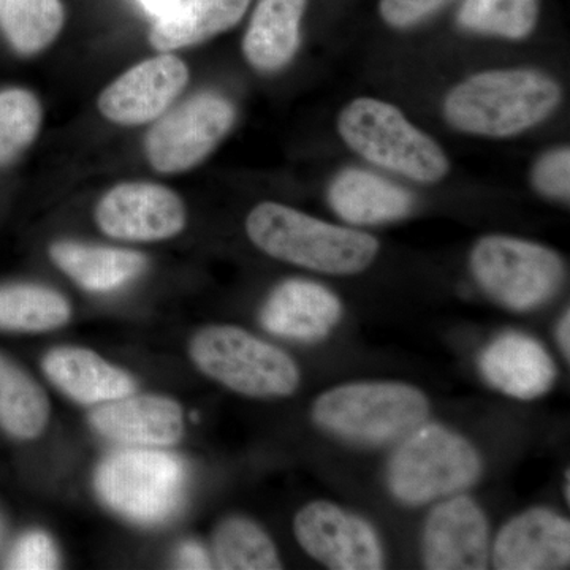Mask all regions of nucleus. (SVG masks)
<instances>
[{
  "instance_id": "4",
  "label": "nucleus",
  "mask_w": 570,
  "mask_h": 570,
  "mask_svg": "<svg viewBox=\"0 0 570 570\" xmlns=\"http://www.w3.org/2000/svg\"><path fill=\"white\" fill-rule=\"evenodd\" d=\"M430 412L423 392L403 382H354L314 401L316 425L344 441L384 445L422 425Z\"/></svg>"
},
{
  "instance_id": "9",
  "label": "nucleus",
  "mask_w": 570,
  "mask_h": 570,
  "mask_svg": "<svg viewBox=\"0 0 570 570\" xmlns=\"http://www.w3.org/2000/svg\"><path fill=\"white\" fill-rule=\"evenodd\" d=\"M234 122V105L225 97L212 92L190 97L146 135L149 164L160 174L190 170L217 148Z\"/></svg>"
},
{
  "instance_id": "14",
  "label": "nucleus",
  "mask_w": 570,
  "mask_h": 570,
  "mask_svg": "<svg viewBox=\"0 0 570 570\" xmlns=\"http://www.w3.org/2000/svg\"><path fill=\"white\" fill-rule=\"evenodd\" d=\"M97 433L138 448H168L184 433L183 407L160 395H129L99 404L89 414Z\"/></svg>"
},
{
  "instance_id": "23",
  "label": "nucleus",
  "mask_w": 570,
  "mask_h": 570,
  "mask_svg": "<svg viewBox=\"0 0 570 570\" xmlns=\"http://www.w3.org/2000/svg\"><path fill=\"white\" fill-rule=\"evenodd\" d=\"M51 404L45 390L0 355V426L20 439L40 436L50 422Z\"/></svg>"
},
{
  "instance_id": "6",
  "label": "nucleus",
  "mask_w": 570,
  "mask_h": 570,
  "mask_svg": "<svg viewBox=\"0 0 570 570\" xmlns=\"http://www.w3.org/2000/svg\"><path fill=\"white\" fill-rule=\"evenodd\" d=\"M194 365L224 387L253 397L294 395L299 370L291 355L238 326L213 325L190 341Z\"/></svg>"
},
{
  "instance_id": "17",
  "label": "nucleus",
  "mask_w": 570,
  "mask_h": 570,
  "mask_svg": "<svg viewBox=\"0 0 570 570\" xmlns=\"http://www.w3.org/2000/svg\"><path fill=\"white\" fill-rule=\"evenodd\" d=\"M479 366L491 387L523 401L546 395L557 379V366L547 348L523 333L497 337L483 351Z\"/></svg>"
},
{
  "instance_id": "31",
  "label": "nucleus",
  "mask_w": 570,
  "mask_h": 570,
  "mask_svg": "<svg viewBox=\"0 0 570 570\" xmlns=\"http://www.w3.org/2000/svg\"><path fill=\"white\" fill-rule=\"evenodd\" d=\"M453 0H381L382 20L395 29H407L433 17Z\"/></svg>"
},
{
  "instance_id": "21",
  "label": "nucleus",
  "mask_w": 570,
  "mask_h": 570,
  "mask_svg": "<svg viewBox=\"0 0 570 570\" xmlns=\"http://www.w3.org/2000/svg\"><path fill=\"white\" fill-rule=\"evenodd\" d=\"M249 3L250 0H179L174 10L157 18L149 41L163 52L202 43L238 24Z\"/></svg>"
},
{
  "instance_id": "3",
  "label": "nucleus",
  "mask_w": 570,
  "mask_h": 570,
  "mask_svg": "<svg viewBox=\"0 0 570 570\" xmlns=\"http://www.w3.org/2000/svg\"><path fill=\"white\" fill-rule=\"evenodd\" d=\"M337 132L367 163L412 181L433 184L449 174L444 149L384 100L360 97L348 102L337 116Z\"/></svg>"
},
{
  "instance_id": "33",
  "label": "nucleus",
  "mask_w": 570,
  "mask_h": 570,
  "mask_svg": "<svg viewBox=\"0 0 570 570\" xmlns=\"http://www.w3.org/2000/svg\"><path fill=\"white\" fill-rule=\"evenodd\" d=\"M557 340L560 344L562 355L566 360L570 358V313L569 309L562 314L560 322H558Z\"/></svg>"
},
{
  "instance_id": "32",
  "label": "nucleus",
  "mask_w": 570,
  "mask_h": 570,
  "mask_svg": "<svg viewBox=\"0 0 570 570\" xmlns=\"http://www.w3.org/2000/svg\"><path fill=\"white\" fill-rule=\"evenodd\" d=\"M175 564L179 569H213L212 558L204 547L194 540L181 543L175 553Z\"/></svg>"
},
{
  "instance_id": "35",
  "label": "nucleus",
  "mask_w": 570,
  "mask_h": 570,
  "mask_svg": "<svg viewBox=\"0 0 570 570\" xmlns=\"http://www.w3.org/2000/svg\"><path fill=\"white\" fill-rule=\"evenodd\" d=\"M570 474H569V471L566 472V499H568V502H569V499H570Z\"/></svg>"
},
{
  "instance_id": "15",
  "label": "nucleus",
  "mask_w": 570,
  "mask_h": 570,
  "mask_svg": "<svg viewBox=\"0 0 570 570\" xmlns=\"http://www.w3.org/2000/svg\"><path fill=\"white\" fill-rule=\"evenodd\" d=\"M569 562V520L549 509L528 510L510 520L494 542L499 570L568 569Z\"/></svg>"
},
{
  "instance_id": "22",
  "label": "nucleus",
  "mask_w": 570,
  "mask_h": 570,
  "mask_svg": "<svg viewBox=\"0 0 570 570\" xmlns=\"http://www.w3.org/2000/svg\"><path fill=\"white\" fill-rule=\"evenodd\" d=\"M51 261L86 291L110 292L141 275L146 257L116 247L59 242L50 247Z\"/></svg>"
},
{
  "instance_id": "34",
  "label": "nucleus",
  "mask_w": 570,
  "mask_h": 570,
  "mask_svg": "<svg viewBox=\"0 0 570 570\" xmlns=\"http://www.w3.org/2000/svg\"><path fill=\"white\" fill-rule=\"evenodd\" d=\"M141 6L153 17H164L168 11L174 10L179 0H140Z\"/></svg>"
},
{
  "instance_id": "10",
  "label": "nucleus",
  "mask_w": 570,
  "mask_h": 570,
  "mask_svg": "<svg viewBox=\"0 0 570 570\" xmlns=\"http://www.w3.org/2000/svg\"><path fill=\"white\" fill-rule=\"evenodd\" d=\"M295 538L314 560L333 570H379L384 551L367 521L328 501H314L295 515Z\"/></svg>"
},
{
  "instance_id": "2",
  "label": "nucleus",
  "mask_w": 570,
  "mask_h": 570,
  "mask_svg": "<svg viewBox=\"0 0 570 570\" xmlns=\"http://www.w3.org/2000/svg\"><path fill=\"white\" fill-rule=\"evenodd\" d=\"M250 242L269 257L332 276L365 272L379 253L374 236L325 223L275 202L255 206L246 219Z\"/></svg>"
},
{
  "instance_id": "12",
  "label": "nucleus",
  "mask_w": 570,
  "mask_h": 570,
  "mask_svg": "<svg viewBox=\"0 0 570 570\" xmlns=\"http://www.w3.org/2000/svg\"><path fill=\"white\" fill-rule=\"evenodd\" d=\"M489 547V523L471 498L453 494L428 515L422 540L426 569H487Z\"/></svg>"
},
{
  "instance_id": "8",
  "label": "nucleus",
  "mask_w": 570,
  "mask_h": 570,
  "mask_svg": "<svg viewBox=\"0 0 570 570\" xmlns=\"http://www.w3.org/2000/svg\"><path fill=\"white\" fill-rule=\"evenodd\" d=\"M471 269L491 299L515 313L546 305L564 279V264L554 250L505 235L479 239L471 253Z\"/></svg>"
},
{
  "instance_id": "20",
  "label": "nucleus",
  "mask_w": 570,
  "mask_h": 570,
  "mask_svg": "<svg viewBox=\"0 0 570 570\" xmlns=\"http://www.w3.org/2000/svg\"><path fill=\"white\" fill-rule=\"evenodd\" d=\"M307 0H261L243 40L247 62L262 71L283 69L299 47Z\"/></svg>"
},
{
  "instance_id": "27",
  "label": "nucleus",
  "mask_w": 570,
  "mask_h": 570,
  "mask_svg": "<svg viewBox=\"0 0 570 570\" xmlns=\"http://www.w3.org/2000/svg\"><path fill=\"white\" fill-rule=\"evenodd\" d=\"M540 0H464L460 28L480 36L523 40L539 22Z\"/></svg>"
},
{
  "instance_id": "26",
  "label": "nucleus",
  "mask_w": 570,
  "mask_h": 570,
  "mask_svg": "<svg viewBox=\"0 0 570 570\" xmlns=\"http://www.w3.org/2000/svg\"><path fill=\"white\" fill-rule=\"evenodd\" d=\"M0 24L14 50L33 55L47 48L61 32V0H2Z\"/></svg>"
},
{
  "instance_id": "25",
  "label": "nucleus",
  "mask_w": 570,
  "mask_h": 570,
  "mask_svg": "<svg viewBox=\"0 0 570 570\" xmlns=\"http://www.w3.org/2000/svg\"><path fill=\"white\" fill-rule=\"evenodd\" d=\"M213 553L224 570L283 569L272 538L243 517H230L214 530Z\"/></svg>"
},
{
  "instance_id": "13",
  "label": "nucleus",
  "mask_w": 570,
  "mask_h": 570,
  "mask_svg": "<svg viewBox=\"0 0 570 570\" xmlns=\"http://www.w3.org/2000/svg\"><path fill=\"white\" fill-rule=\"evenodd\" d=\"M189 81L181 59L157 56L127 70L99 97V110L108 121L138 126L160 118Z\"/></svg>"
},
{
  "instance_id": "5",
  "label": "nucleus",
  "mask_w": 570,
  "mask_h": 570,
  "mask_svg": "<svg viewBox=\"0 0 570 570\" xmlns=\"http://www.w3.org/2000/svg\"><path fill=\"white\" fill-rule=\"evenodd\" d=\"M482 460L471 442L438 423L419 425L403 438L389 464V487L403 504L419 508L471 489Z\"/></svg>"
},
{
  "instance_id": "19",
  "label": "nucleus",
  "mask_w": 570,
  "mask_h": 570,
  "mask_svg": "<svg viewBox=\"0 0 570 570\" xmlns=\"http://www.w3.org/2000/svg\"><path fill=\"white\" fill-rule=\"evenodd\" d=\"M328 202L333 212L352 225L393 223L406 217L414 206L403 186L360 168H347L333 179Z\"/></svg>"
},
{
  "instance_id": "28",
  "label": "nucleus",
  "mask_w": 570,
  "mask_h": 570,
  "mask_svg": "<svg viewBox=\"0 0 570 570\" xmlns=\"http://www.w3.org/2000/svg\"><path fill=\"white\" fill-rule=\"evenodd\" d=\"M40 124L41 108L32 92L24 89L0 91V167L31 146Z\"/></svg>"
},
{
  "instance_id": "16",
  "label": "nucleus",
  "mask_w": 570,
  "mask_h": 570,
  "mask_svg": "<svg viewBox=\"0 0 570 570\" xmlns=\"http://www.w3.org/2000/svg\"><path fill=\"white\" fill-rule=\"evenodd\" d=\"M343 316V305L332 291L306 279L277 285L266 299L261 324L284 340L317 343L333 332Z\"/></svg>"
},
{
  "instance_id": "29",
  "label": "nucleus",
  "mask_w": 570,
  "mask_h": 570,
  "mask_svg": "<svg viewBox=\"0 0 570 570\" xmlns=\"http://www.w3.org/2000/svg\"><path fill=\"white\" fill-rule=\"evenodd\" d=\"M532 184L538 193L554 200L569 202L570 198V151L557 148L543 154L532 170Z\"/></svg>"
},
{
  "instance_id": "1",
  "label": "nucleus",
  "mask_w": 570,
  "mask_h": 570,
  "mask_svg": "<svg viewBox=\"0 0 570 570\" xmlns=\"http://www.w3.org/2000/svg\"><path fill=\"white\" fill-rule=\"evenodd\" d=\"M561 99V86L542 71L485 70L450 89L444 116L460 132L508 138L546 121Z\"/></svg>"
},
{
  "instance_id": "24",
  "label": "nucleus",
  "mask_w": 570,
  "mask_h": 570,
  "mask_svg": "<svg viewBox=\"0 0 570 570\" xmlns=\"http://www.w3.org/2000/svg\"><path fill=\"white\" fill-rule=\"evenodd\" d=\"M70 305L51 288L13 285L0 288V328L9 332L43 333L70 321Z\"/></svg>"
},
{
  "instance_id": "18",
  "label": "nucleus",
  "mask_w": 570,
  "mask_h": 570,
  "mask_svg": "<svg viewBox=\"0 0 570 570\" xmlns=\"http://www.w3.org/2000/svg\"><path fill=\"white\" fill-rule=\"evenodd\" d=\"M45 374L63 395L80 404H104L134 395V377L85 347H58L45 355Z\"/></svg>"
},
{
  "instance_id": "7",
  "label": "nucleus",
  "mask_w": 570,
  "mask_h": 570,
  "mask_svg": "<svg viewBox=\"0 0 570 570\" xmlns=\"http://www.w3.org/2000/svg\"><path fill=\"white\" fill-rule=\"evenodd\" d=\"M97 494L111 510L138 524H160L181 505L186 466L174 453L126 449L97 468Z\"/></svg>"
},
{
  "instance_id": "30",
  "label": "nucleus",
  "mask_w": 570,
  "mask_h": 570,
  "mask_svg": "<svg viewBox=\"0 0 570 570\" xmlns=\"http://www.w3.org/2000/svg\"><path fill=\"white\" fill-rule=\"evenodd\" d=\"M58 568V549L50 535L41 531H32L22 535L7 561V569L48 570Z\"/></svg>"
},
{
  "instance_id": "11",
  "label": "nucleus",
  "mask_w": 570,
  "mask_h": 570,
  "mask_svg": "<svg viewBox=\"0 0 570 570\" xmlns=\"http://www.w3.org/2000/svg\"><path fill=\"white\" fill-rule=\"evenodd\" d=\"M100 230L124 242L174 238L186 225L181 198L159 184H119L96 208Z\"/></svg>"
}]
</instances>
